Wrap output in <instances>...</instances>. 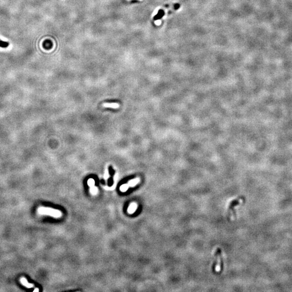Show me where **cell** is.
<instances>
[{
	"mask_svg": "<svg viewBox=\"0 0 292 292\" xmlns=\"http://www.w3.org/2000/svg\"><path fill=\"white\" fill-rule=\"evenodd\" d=\"M128 187H129L128 184H124L120 187V190L122 192H125L127 190H128Z\"/></svg>",
	"mask_w": 292,
	"mask_h": 292,
	"instance_id": "obj_10",
	"label": "cell"
},
{
	"mask_svg": "<svg viewBox=\"0 0 292 292\" xmlns=\"http://www.w3.org/2000/svg\"><path fill=\"white\" fill-rule=\"evenodd\" d=\"M20 282H21V283L23 285V286H25V287H27L28 288H32L34 287V284L32 283H29L25 277H21V278H20Z\"/></svg>",
	"mask_w": 292,
	"mask_h": 292,
	"instance_id": "obj_4",
	"label": "cell"
},
{
	"mask_svg": "<svg viewBox=\"0 0 292 292\" xmlns=\"http://www.w3.org/2000/svg\"><path fill=\"white\" fill-rule=\"evenodd\" d=\"M140 182V179L139 178H136L135 179H133L132 180H130V181L128 182V186L130 187H134L135 186H136V184Z\"/></svg>",
	"mask_w": 292,
	"mask_h": 292,
	"instance_id": "obj_8",
	"label": "cell"
},
{
	"mask_svg": "<svg viewBox=\"0 0 292 292\" xmlns=\"http://www.w3.org/2000/svg\"><path fill=\"white\" fill-rule=\"evenodd\" d=\"M39 291V289H38V288H36V289H34V292H36V291Z\"/></svg>",
	"mask_w": 292,
	"mask_h": 292,
	"instance_id": "obj_14",
	"label": "cell"
},
{
	"mask_svg": "<svg viewBox=\"0 0 292 292\" xmlns=\"http://www.w3.org/2000/svg\"><path fill=\"white\" fill-rule=\"evenodd\" d=\"M180 4H179V3H176V4H175L174 6V8L175 10L179 9L180 8Z\"/></svg>",
	"mask_w": 292,
	"mask_h": 292,
	"instance_id": "obj_13",
	"label": "cell"
},
{
	"mask_svg": "<svg viewBox=\"0 0 292 292\" xmlns=\"http://www.w3.org/2000/svg\"><path fill=\"white\" fill-rule=\"evenodd\" d=\"M88 186L90 187H93L95 184V181L93 179H90L88 181Z\"/></svg>",
	"mask_w": 292,
	"mask_h": 292,
	"instance_id": "obj_12",
	"label": "cell"
},
{
	"mask_svg": "<svg viewBox=\"0 0 292 292\" xmlns=\"http://www.w3.org/2000/svg\"><path fill=\"white\" fill-rule=\"evenodd\" d=\"M243 202V198L240 197L234 200L231 201L230 202L229 206L228 207V215H229V218L230 220H234L235 216V211L234 208L236 206L239 205L240 204L242 203Z\"/></svg>",
	"mask_w": 292,
	"mask_h": 292,
	"instance_id": "obj_2",
	"label": "cell"
},
{
	"mask_svg": "<svg viewBox=\"0 0 292 292\" xmlns=\"http://www.w3.org/2000/svg\"><path fill=\"white\" fill-rule=\"evenodd\" d=\"M164 14H165V13H164L163 10L162 9L159 10L158 11V13H157V14L154 17V21H157V20H159L161 19H162L164 16Z\"/></svg>",
	"mask_w": 292,
	"mask_h": 292,
	"instance_id": "obj_5",
	"label": "cell"
},
{
	"mask_svg": "<svg viewBox=\"0 0 292 292\" xmlns=\"http://www.w3.org/2000/svg\"><path fill=\"white\" fill-rule=\"evenodd\" d=\"M9 43L2 41V40H0V47L4 48H7L9 46Z\"/></svg>",
	"mask_w": 292,
	"mask_h": 292,
	"instance_id": "obj_9",
	"label": "cell"
},
{
	"mask_svg": "<svg viewBox=\"0 0 292 292\" xmlns=\"http://www.w3.org/2000/svg\"><path fill=\"white\" fill-rule=\"evenodd\" d=\"M92 188L91 189H90V192L93 195H95L97 193V192H98V189H97V188L96 187H92Z\"/></svg>",
	"mask_w": 292,
	"mask_h": 292,
	"instance_id": "obj_11",
	"label": "cell"
},
{
	"mask_svg": "<svg viewBox=\"0 0 292 292\" xmlns=\"http://www.w3.org/2000/svg\"><path fill=\"white\" fill-rule=\"evenodd\" d=\"M37 211H38V213L40 215H49L56 218L60 217L62 215V214L61 211H60L58 209H53L48 207H41L39 208Z\"/></svg>",
	"mask_w": 292,
	"mask_h": 292,
	"instance_id": "obj_1",
	"label": "cell"
},
{
	"mask_svg": "<svg viewBox=\"0 0 292 292\" xmlns=\"http://www.w3.org/2000/svg\"><path fill=\"white\" fill-rule=\"evenodd\" d=\"M137 205L136 203H132L130 204L128 208V212L129 214L134 213L136 210Z\"/></svg>",
	"mask_w": 292,
	"mask_h": 292,
	"instance_id": "obj_7",
	"label": "cell"
},
{
	"mask_svg": "<svg viewBox=\"0 0 292 292\" xmlns=\"http://www.w3.org/2000/svg\"><path fill=\"white\" fill-rule=\"evenodd\" d=\"M215 256L216 257V264L215 270L216 272H220L222 269V258L221 250L220 249H217L215 253Z\"/></svg>",
	"mask_w": 292,
	"mask_h": 292,
	"instance_id": "obj_3",
	"label": "cell"
},
{
	"mask_svg": "<svg viewBox=\"0 0 292 292\" xmlns=\"http://www.w3.org/2000/svg\"><path fill=\"white\" fill-rule=\"evenodd\" d=\"M103 106L106 108H112L116 109L119 108V105L118 103H105L103 104Z\"/></svg>",
	"mask_w": 292,
	"mask_h": 292,
	"instance_id": "obj_6",
	"label": "cell"
}]
</instances>
